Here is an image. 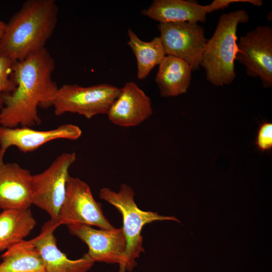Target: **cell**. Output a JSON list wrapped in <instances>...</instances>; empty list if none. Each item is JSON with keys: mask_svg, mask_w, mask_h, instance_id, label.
Wrapping results in <instances>:
<instances>
[{"mask_svg": "<svg viewBox=\"0 0 272 272\" xmlns=\"http://www.w3.org/2000/svg\"><path fill=\"white\" fill-rule=\"evenodd\" d=\"M54 69V60L46 47L14 62L11 78L16 88L3 95L0 126L31 127L41 123L37 108L52 107L58 89L51 78Z\"/></svg>", "mask_w": 272, "mask_h": 272, "instance_id": "cell-1", "label": "cell"}, {"mask_svg": "<svg viewBox=\"0 0 272 272\" xmlns=\"http://www.w3.org/2000/svg\"><path fill=\"white\" fill-rule=\"evenodd\" d=\"M54 0H28L10 19L0 39V57L23 60L45 48L57 23Z\"/></svg>", "mask_w": 272, "mask_h": 272, "instance_id": "cell-2", "label": "cell"}, {"mask_svg": "<svg viewBox=\"0 0 272 272\" xmlns=\"http://www.w3.org/2000/svg\"><path fill=\"white\" fill-rule=\"evenodd\" d=\"M249 20L246 11L238 10L223 14L212 37L207 40L200 66L207 79L220 86L231 83L236 77L234 62L237 52V28Z\"/></svg>", "mask_w": 272, "mask_h": 272, "instance_id": "cell-3", "label": "cell"}, {"mask_svg": "<svg viewBox=\"0 0 272 272\" xmlns=\"http://www.w3.org/2000/svg\"><path fill=\"white\" fill-rule=\"evenodd\" d=\"M134 195L133 189L126 184H121L117 192L107 187L101 188L99 191L100 197L116 208L122 217V228L126 241L124 272L132 270L137 266L135 259L145 251L141 235L145 225L156 221L170 220L180 223L175 217L141 210L134 201Z\"/></svg>", "mask_w": 272, "mask_h": 272, "instance_id": "cell-4", "label": "cell"}, {"mask_svg": "<svg viewBox=\"0 0 272 272\" xmlns=\"http://www.w3.org/2000/svg\"><path fill=\"white\" fill-rule=\"evenodd\" d=\"M120 91V88L107 84L89 87L64 84L58 88L55 95L52 106L54 113L57 116L78 113L88 119L107 114Z\"/></svg>", "mask_w": 272, "mask_h": 272, "instance_id": "cell-5", "label": "cell"}, {"mask_svg": "<svg viewBox=\"0 0 272 272\" xmlns=\"http://www.w3.org/2000/svg\"><path fill=\"white\" fill-rule=\"evenodd\" d=\"M76 157L75 152L63 153L46 170L32 176V205L46 212L53 221L57 222L65 197L69 170Z\"/></svg>", "mask_w": 272, "mask_h": 272, "instance_id": "cell-6", "label": "cell"}, {"mask_svg": "<svg viewBox=\"0 0 272 272\" xmlns=\"http://www.w3.org/2000/svg\"><path fill=\"white\" fill-rule=\"evenodd\" d=\"M56 223L58 226L82 224L103 229L114 228L103 215L102 205L94 198L89 185L70 175Z\"/></svg>", "mask_w": 272, "mask_h": 272, "instance_id": "cell-7", "label": "cell"}, {"mask_svg": "<svg viewBox=\"0 0 272 272\" xmlns=\"http://www.w3.org/2000/svg\"><path fill=\"white\" fill-rule=\"evenodd\" d=\"M159 37L166 55L187 62L192 71L199 69L207 39L203 28L196 23H159Z\"/></svg>", "mask_w": 272, "mask_h": 272, "instance_id": "cell-8", "label": "cell"}, {"mask_svg": "<svg viewBox=\"0 0 272 272\" xmlns=\"http://www.w3.org/2000/svg\"><path fill=\"white\" fill-rule=\"evenodd\" d=\"M235 60L244 65L247 75L259 77L264 87L272 86V29L258 26L240 37Z\"/></svg>", "mask_w": 272, "mask_h": 272, "instance_id": "cell-9", "label": "cell"}, {"mask_svg": "<svg viewBox=\"0 0 272 272\" xmlns=\"http://www.w3.org/2000/svg\"><path fill=\"white\" fill-rule=\"evenodd\" d=\"M70 233L88 247L86 253L95 262L117 263L119 272H124L126 239L122 228L95 229L82 224L66 225Z\"/></svg>", "mask_w": 272, "mask_h": 272, "instance_id": "cell-10", "label": "cell"}, {"mask_svg": "<svg viewBox=\"0 0 272 272\" xmlns=\"http://www.w3.org/2000/svg\"><path fill=\"white\" fill-rule=\"evenodd\" d=\"M82 133V130L78 126L71 123L62 124L47 130H35L28 126L12 128L0 126V146L5 154L13 146L23 153L31 152L51 141L76 140Z\"/></svg>", "mask_w": 272, "mask_h": 272, "instance_id": "cell-11", "label": "cell"}, {"mask_svg": "<svg viewBox=\"0 0 272 272\" xmlns=\"http://www.w3.org/2000/svg\"><path fill=\"white\" fill-rule=\"evenodd\" d=\"M153 114L150 97L133 82L126 83L107 115L114 124L121 127L137 126Z\"/></svg>", "mask_w": 272, "mask_h": 272, "instance_id": "cell-12", "label": "cell"}, {"mask_svg": "<svg viewBox=\"0 0 272 272\" xmlns=\"http://www.w3.org/2000/svg\"><path fill=\"white\" fill-rule=\"evenodd\" d=\"M59 226L50 219L42 226L37 237L29 240L39 252L46 272H87L94 262L86 253L81 258L72 260L57 247L54 235Z\"/></svg>", "mask_w": 272, "mask_h": 272, "instance_id": "cell-13", "label": "cell"}, {"mask_svg": "<svg viewBox=\"0 0 272 272\" xmlns=\"http://www.w3.org/2000/svg\"><path fill=\"white\" fill-rule=\"evenodd\" d=\"M32 175L16 163H8L0 168V209H25L32 205Z\"/></svg>", "mask_w": 272, "mask_h": 272, "instance_id": "cell-14", "label": "cell"}, {"mask_svg": "<svg viewBox=\"0 0 272 272\" xmlns=\"http://www.w3.org/2000/svg\"><path fill=\"white\" fill-rule=\"evenodd\" d=\"M142 15L159 23L188 22H205L207 18L205 6L183 0H155Z\"/></svg>", "mask_w": 272, "mask_h": 272, "instance_id": "cell-15", "label": "cell"}, {"mask_svg": "<svg viewBox=\"0 0 272 272\" xmlns=\"http://www.w3.org/2000/svg\"><path fill=\"white\" fill-rule=\"evenodd\" d=\"M159 65L155 81L162 96H176L186 92L192 71L187 62L175 56L166 55Z\"/></svg>", "mask_w": 272, "mask_h": 272, "instance_id": "cell-16", "label": "cell"}, {"mask_svg": "<svg viewBox=\"0 0 272 272\" xmlns=\"http://www.w3.org/2000/svg\"><path fill=\"white\" fill-rule=\"evenodd\" d=\"M36 224L29 208L3 210L0 214V251L25 240Z\"/></svg>", "mask_w": 272, "mask_h": 272, "instance_id": "cell-17", "label": "cell"}, {"mask_svg": "<svg viewBox=\"0 0 272 272\" xmlns=\"http://www.w3.org/2000/svg\"><path fill=\"white\" fill-rule=\"evenodd\" d=\"M0 272H46L39 251L29 240H24L2 255Z\"/></svg>", "mask_w": 272, "mask_h": 272, "instance_id": "cell-18", "label": "cell"}, {"mask_svg": "<svg viewBox=\"0 0 272 272\" xmlns=\"http://www.w3.org/2000/svg\"><path fill=\"white\" fill-rule=\"evenodd\" d=\"M127 34L129 37L127 44L137 59V77L139 80L144 79L156 65L160 64L166 54L160 37H155L150 42H145L129 29Z\"/></svg>", "mask_w": 272, "mask_h": 272, "instance_id": "cell-19", "label": "cell"}, {"mask_svg": "<svg viewBox=\"0 0 272 272\" xmlns=\"http://www.w3.org/2000/svg\"><path fill=\"white\" fill-rule=\"evenodd\" d=\"M14 61L0 57V111L4 105L3 95L13 92L16 85L11 78Z\"/></svg>", "mask_w": 272, "mask_h": 272, "instance_id": "cell-20", "label": "cell"}, {"mask_svg": "<svg viewBox=\"0 0 272 272\" xmlns=\"http://www.w3.org/2000/svg\"><path fill=\"white\" fill-rule=\"evenodd\" d=\"M256 145L261 151H269L272 148V124L264 122L257 132Z\"/></svg>", "mask_w": 272, "mask_h": 272, "instance_id": "cell-21", "label": "cell"}, {"mask_svg": "<svg viewBox=\"0 0 272 272\" xmlns=\"http://www.w3.org/2000/svg\"><path fill=\"white\" fill-rule=\"evenodd\" d=\"M239 2L248 3L256 6H261L262 4L261 0H215L210 4L205 6V7L208 14L223 9L231 4Z\"/></svg>", "mask_w": 272, "mask_h": 272, "instance_id": "cell-22", "label": "cell"}, {"mask_svg": "<svg viewBox=\"0 0 272 272\" xmlns=\"http://www.w3.org/2000/svg\"><path fill=\"white\" fill-rule=\"evenodd\" d=\"M6 26V23L0 20V39L2 37Z\"/></svg>", "mask_w": 272, "mask_h": 272, "instance_id": "cell-23", "label": "cell"}, {"mask_svg": "<svg viewBox=\"0 0 272 272\" xmlns=\"http://www.w3.org/2000/svg\"><path fill=\"white\" fill-rule=\"evenodd\" d=\"M5 153L2 151L0 146V168L4 164V157Z\"/></svg>", "mask_w": 272, "mask_h": 272, "instance_id": "cell-24", "label": "cell"}]
</instances>
